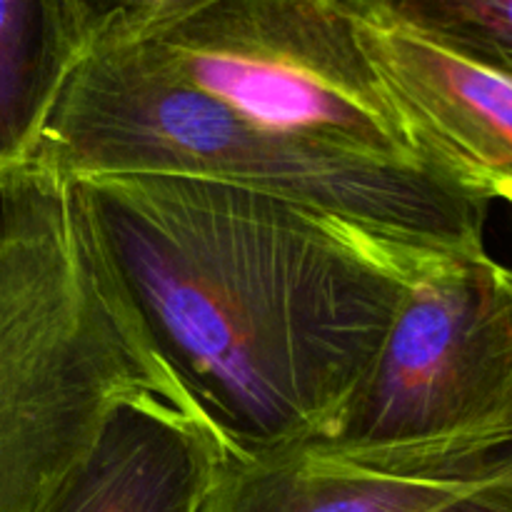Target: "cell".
I'll return each instance as SVG.
<instances>
[{"mask_svg":"<svg viewBox=\"0 0 512 512\" xmlns=\"http://www.w3.org/2000/svg\"><path fill=\"white\" fill-rule=\"evenodd\" d=\"M70 185L140 335L230 458L333 438L410 280L440 255L240 185Z\"/></svg>","mask_w":512,"mask_h":512,"instance_id":"cell-1","label":"cell"},{"mask_svg":"<svg viewBox=\"0 0 512 512\" xmlns=\"http://www.w3.org/2000/svg\"><path fill=\"white\" fill-rule=\"evenodd\" d=\"M30 163L58 178L180 175L275 195L390 243L483 250L490 198L435 163L330 153L255 133L140 45L85 55Z\"/></svg>","mask_w":512,"mask_h":512,"instance_id":"cell-2","label":"cell"},{"mask_svg":"<svg viewBox=\"0 0 512 512\" xmlns=\"http://www.w3.org/2000/svg\"><path fill=\"white\" fill-rule=\"evenodd\" d=\"M145 393L183 400L110 280L73 185L33 163L3 170L0 512H38L110 410Z\"/></svg>","mask_w":512,"mask_h":512,"instance_id":"cell-3","label":"cell"},{"mask_svg":"<svg viewBox=\"0 0 512 512\" xmlns=\"http://www.w3.org/2000/svg\"><path fill=\"white\" fill-rule=\"evenodd\" d=\"M138 45L255 133L443 165L395 103L358 20L335 0H218Z\"/></svg>","mask_w":512,"mask_h":512,"instance_id":"cell-4","label":"cell"},{"mask_svg":"<svg viewBox=\"0 0 512 512\" xmlns=\"http://www.w3.org/2000/svg\"><path fill=\"white\" fill-rule=\"evenodd\" d=\"M510 425L512 268L485 248L435 255L410 280L328 443H420Z\"/></svg>","mask_w":512,"mask_h":512,"instance_id":"cell-5","label":"cell"},{"mask_svg":"<svg viewBox=\"0 0 512 512\" xmlns=\"http://www.w3.org/2000/svg\"><path fill=\"white\" fill-rule=\"evenodd\" d=\"M500 478H512V425L420 443L310 440L225 455L200 512H433Z\"/></svg>","mask_w":512,"mask_h":512,"instance_id":"cell-6","label":"cell"},{"mask_svg":"<svg viewBox=\"0 0 512 512\" xmlns=\"http://www.w3.org/2000/svg\"><path fill=\"white\" fill-rule=\"evenodd\" d=\"M358 30L425 150L470 188L512 203V73L398 30L360 20Z\"/></svg>","mask_w":512,"mask_h":512,"instance_id":"cell-7","label":"cell"},{"mask_svg":"<svg viewBox=\"0 0 512 512\" xmlns=\"http://www.w3.org/2000/svg\"><path fill=\"white\" fill-rule=\"evenodd\" d=\"M223 458L183 400L135 395L110 410L38 512H200Z\"/></svg>","mask_w":512,"mask_h":512,"instance_id":"cell-8","label":"cell"},{"mask_svg":"<svg viewBox=\"0 0 512 512\" xmlns=\"http://www.w3.org/2000/svg\"><path fill=\"white\" fill-rule=\"evenodd\" d=\"M80 60L65 0H0V173L30 163Z\"/></svg>","mask_w":512,"mask_h":512,"instance_id":"cell-9","label":"cell"},{"mask_svg":"<svg viewBox=\"0 0 512 512\" xmlns=\"http://www.w3.org/2000/svg\"><path fill=\"white\" fill-rule=\"evenodd\" d=\"M360 23L398 30L512 73V0H335Z\"/></svg>","mask_w":512,"mask_h":512,"instance_id":"cell-10","label":"cell"},{"mask_svg":"<svg viewBox=\"0 0 512 512\" xmlns=\"http://www.w3.org/2000/svg\"><path fill=\"white\" fill-rule=\"evenodd\" d=\"M85 55L128 48L218 0H65Z\"/></svg>","mask_w":512,"mask_h":512,"instance_id":"cell-11","label":"cell"},{"mask_svg":"<svg viewBox=\"0 0 512 512\" xmlns=\"http://www.w3.org/2000/svg\"><path fill=\"white\" fill-rule=\"evenodd\" d=\"M433 512H512V478L478 485Z\"/></svg>","mask_w":512,"mask_h":512,"instance_id":"cell-12","label":"cell"}]
</instances>
